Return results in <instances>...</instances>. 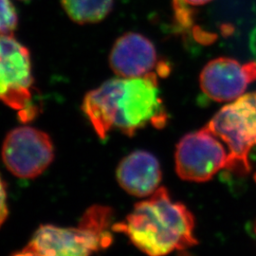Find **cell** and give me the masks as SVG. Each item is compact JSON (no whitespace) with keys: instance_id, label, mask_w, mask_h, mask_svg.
Wrapping results in <instances>:
<instances>
[{"instance_id":"obj_13","label":"cell","mask_w":256,"mask_h":256,"mask_svg":"<svg viewBox=\"0 0 256 256\" xmlns=\"http://www.w3.org/2000/svg\"><path fill=\"white\" fill-rule=\"evenodd\" d=\"M18 14L10 0H0V36L12 34L18 26Z\"/></svg>"},{"instance_id":"obj_6","label":"cell","mask_w":256,"mask_h":256,"mask_svg":"<svg viewBox=\"0 0 256 256\" xmlns=\"http://www.w3.org/2000/svg\"><path fill=\"white\" fill-rule=\"evenodd\" d=\"M176 171L180 178L205 182L228 167L229 152L222 140L203 128L185 135L176 146Z\"/></svg>"},{"instance_id":"obj_7","label":"cell","mask_w":256,"mask_h":256,"mask_svg":"<svg viewBox=\"0 0 256 256\" xmlns=\"http://www.w3.org/2000/svg\"><path fill=\"white\" fill-rule=\"evenodd\" d=\"M54 158L50 138L36 128H14L3 142V162L10 172L19 178H34L40 176L52 162Z\"/></svg>"},{"instance_id":"obj_8","label":"cell","mask_w":256,"mask_h":256,"mask_svg":"<svg viewBox=\"0 0 256 256\" xmlns=\"http://www.w3.org/2000/svg\"><path fill=\"white\" fill-rule=\"evenodd\" d=\"M256 81V61L240 63L228 57L212 60L204 66L200 76L203 93L218 102L236 100Z\"/></svg>"},{"instance_id":"obj_16","label":"cell","mask_w":256,"mask_h":256,"mask_svg":"<svg viewBox=\"0 0 256 256\" xmlns=\"http://www.w3.org/2000/svg\"><path fill=\"white\" fill-rule=\"evenodd\" d=\"M254 178H256V176H254Z\"/></svg>"},{"instance_id":"obj_4","label":"cell","mask_w":256,"mask_h":256,"mask_svg":"<svg viewBox=\"0 0 256 256\" xmlns=\"http://www.w3.org/2000/svg\"><path fill=\"white\" fill-rule=\"evenodd\" d=\"M206 128L228 148L227 169L248 173L250 151L256 146V92L223 106Z\"/></svg>"},{"instance_id":"obj_10","label":"cell","mask_w":256,"mask_h":256,"mask_svg":"<svg viewBox=\"0 0 256 256\" xmlns=\"http://www.w3.org/2000/svg\"><path fill=\"white\" fill-rule=\"evenodd\" d=\"M162 169L158 160L151 153L138 150L126 156L117 168V180L128 194L144 198L160 188Z\"/></svg>"},{"instance_id":"obj_3","label":"cell","mask_w":256,"mask_h":256,"mask_svg":"<svg viewBox=\"0 0 256 256\" xmlns=\"http://www.w3.org/2000/svg\"><path fill=\"white\" fill-rule=\"evenodd\" d=\"M111 220L110 208L93 206L84 212L78 227L41 226L26 248L42 256H90L110 246Z\"/></svg>"},{"instance_id":"obj_2","label":"cell","mask_w":256,"mask_h":256,"mask_svg":"<svg viewBox=\"0 0 256 256\" xmlns=\"http://www.w3.org/2000/svg\"><path fill=\"white\" fill-rule=\"evenodd\" d=\"M194 220L187 207L174 202L164 187L138 202L126 220L112 226L149 256H164L198 244Z\"/></svg>"},{"instance_id":"obj_15","label":"cell","mask_w":256,"mask_h":256,"mask_svg":"<svg viewBox=\"0 0 256 256\" xmlns=\"http://www.w3.org/2000/svg\"><path fill=\"white\" fill-rule=\"evenodd\" d=\"M40 256V254H38L36 252H32V250H28V248H24L22 252H20L18 254H14V256Z\"/></svg>"},{"instance_id":"obj_5","label":"cell","mask_w":256,"mask_h":256,"mask_svg":"<svg viewBox=\"0 0 256 256\" xmlns=\"http://www.w3.org/2000/svg\"><path fill=\"white\" fill-rule=\"evenodd\" d=\"M28 50L10 34L0 36V101L18 112L27 122L36 117Z\"/></svg>"},{"instance_id":"obj_1","label":"cell","mask_w":256,"mask_h":256,"mask_svg":"<svg viewBox=\"0 0 256 256\" xmlns=\"http://www.w3.org/2000/svg\"><path fill=\"white\" fill-rule=\"evenodd\" d=\"M82 108L102 140L113 128L131 137L149 124L164 128L168 119L155 72L108 80L84 96Z\"/></svg>"},{"instance_id":"obj_14","label":"cell","mask_w":256,"mask_h":256,"mask_svg":"<svg viewBox=\"0 0 256 256\" xmlns=\"http://www.w3.org/2000/svg\"><path fill=\"white\" fill-rule=\"evenodd\" d=\"M9 214L7 206V192L4 182L0 176V227L7 220Z\"/></svg>"},{"instance_id":"obj_12","label":"cell","mask_w":256,"mask_h":256,"mask_svg":"<svg viewBox=\"0 0 256 256\" xmlns=\"http://www.w3.org/2000/svg\"><path fill=\"white\" fill-rule=\"evenodd\" d=\"M212 0H173L174 16L182 27L192 25V12L189 6L198 7L210 3Z\"/></svg>"},{"instance_id":"obj_11","label":"cell","mask_w":256,"mask_h":256,"mask_svg":"<svg viewBox=\"0 0 256 256\" xmlns=\"http://www.w3.org/2000/svg\"><path fill=\"white\" fill-rule=\"evenodd\" d=\"M68 16L79 24L96 23L106 18L113 6V0H62Z\"/></svg>"},{"instance_id":"obj_9","label":"cell","mask_w":256,"mask_h":256,"mask_svg":"<svg viewBox=\"0 0 256 256\" xmlns=\"http://www.w3.org/2000/svg\"><path fill=\"white\" fill-rule=\"evenodd\" d=\"M110 64L122 78L142 77L160 66L154 44L136 32L126 34L116 41L110 52Z\"/></svg>"}]
</instances>
